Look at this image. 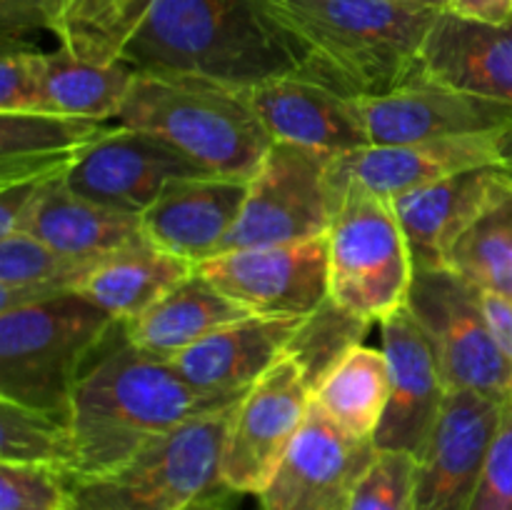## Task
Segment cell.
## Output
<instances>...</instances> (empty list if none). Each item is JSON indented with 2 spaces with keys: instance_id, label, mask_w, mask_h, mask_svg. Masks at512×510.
I'll return each mask as SVG.
<instances>
[{
  "instance_id": "cell-1",
  "label": "cell",
  "mask_w": 512,
  "mask_h": 510,
  "mask_svg": "<svg viewBox=\"0 0 512 510\" xmlns=\"http://www.w3.org/2000/svg\"><path fill=\"white\" fill-rule=\"evenodd\" d=\"M120 60L250 90L305 68L310 53L270 0H148Z\"/></svg>"
},
{
  "instance_id": "cell-30",
  "label": "cell",
  "mask_w": 512,
  "mask_h": 510,
  "mask_svg": "<svg viewBox=\"0 0 512 510\" xmlns=\"http://www.w3.org/2000/svg\"><path fill=\"white\" fill-rule=\"evenodd\" d=\"M448 268L480 293L512 298V185H500L480 218L450 253Z\"/></svg>"
},
{
  "instance_id": "cell-35",
  "label": "cell",
  "mask_w": 512,
  "mask_h": 510,
  "mask_svg": "<svg viewBox=\"0 0 512 510\" xmlns=\"http://www.w3.org/2000/svg\"><path fill=\"white\" fill-rule=\"evenodd\" d=\"M70 485L55 468L0 463V510H68Z\"/></svg>"
},
{
  "instance_id": "cell-37",
  "label": "cell",
  "mask_w": 512,
  "mask_h": 510,
  "mask_svg": "<svg viewBox=\"0 0 512 510\" xmlns=\"http://www.w3.org/2000/svg\"><path fill=\"white\" fill-rule=\"evenodd\" d=\"M470 510H512V395L503 403V418Z\"/></svg>"
},
{
  "instance_id": "cell-32",
  "label": "cell",
  "mask_w": 512,
  "mask_h": 510,
  "mask_svg": "<svg viewBox=\"0 0 512 510\" xmlns=\"http://www.w3.org/2000/svg\"><path fill=\"white\" fill-rule=\"evenodd\" d=\"M0 463L45 465L73 480L75 445L68 415L0 398Z\"/></svg>"
},
{
  "instance_id": "cell-11",
  "label": "cell",
  "mask_w": 512,
  "mask_h": 510,
  "mask_svg": "<svg viewBox=\"0 0 512 510\" xmlns=\"http://www.w3.org/2000/svg\"><path fill=\"white\" fill-rule=\"evenodd\" d=\"M313 390L290 358L278 360L238 403L223 455L225 490L260 495L303 428Z\"/></svg>"
},
{
  "instance_id": "cell-21",
  "label": "cell",
  "mask_w": 512,
  "mask_h": 510,
  "mask_svg": "<svg viewBox=\"0 0 512 510\" xmlns=\"http://www.w3.org/2000/svg\"><path fill=\"white\" fill-rule=\"evenodd\" d=\"M503 185L498 168L450 175L390 200L415 268H448L450 253Z\"/></svg>"
},
{
  "instance_id": "cell-2",
  "label": "cell",
  "mask_w": 512,
  "mask_h": 510,
  "mask_svg": "<svg viewBox=\"0 0 512 510\" xmlns=\"http://www.w3.org/2000/svg\"><path fill=\"white\" fill-rule=\"evenodd\" d=\"M230 405L238 403L200 395L173 360L135 348L120 330L118 343L95 355L70 395L73 480L108 473L170 430Z\"/></svg>"
},
{
  "instance_id": "cell-13",
  "label": "cell",
  "mask_w": 512,
  "mask_h": 510,
  "mask_svg": "<svg viewBox=\"0 0 512 510\" xmlns=\"http://www.w3.org/2000/svg\"><path fill=\"white\" fill-rule=\"evenodd\" d=\"M198 268L248 313L265 318H305L330 298L328 235L308 243L228 250Z\"/></svg>"
},
{
  "instance_id": "cell-34",
  "label": "cell",
  "mask_w": 512,
  "mask_h": 510,
  "mask_svg": "<svg viewBox=\"0 0 512 510\" xmlns=\"http://www.w3.org/2000/svg\"><path fill=\"white\" fill-rule=\"evenodd\" d=\"M418 458L400 450H378L373 465L355 488L348 510H418L415 500Z\"/></svg>"
},
{
  "instance_id": "cell-10",
  "label": "cell",
  "mask_w": 512,
  "mask_h": 510,
  "mask_svg": "<svg viewBox=\"0 0 512 510\" xmlns=\"http://www.w3.org/2000/svg\"><path fill=\"white\" fill-rule=\"evenodd\" d=\"M195 175L213 173L160 135L115 125L78 155L63 180L90 203L140 218L173 180Z\"/></svg>"
},
{
  "instance_id": "cell-27",
  "label": "cell",
  "mask_w": 512,
  "mask_h": 510,
  "mask_svg": "<svg viewBox=\"0 0 512 510\" xmlns=\"http://www.w3.org/2000/svg\"><path fill=\"white\" fill-rule=\"evenodd\" d=\"M100 260L63 255L28 233L0 238V313L78 293Z\"/></svg>"
},
{
  "instance_id": "cell-43",
  "label": "cell",
  "mask_w": 512,
  "mask_h": 510,
  "mask_svg": "<svg viewBox=\"0 0 512 510\" xmlns=\"http://www.w3.org/2000/svg\"><path fill=\"white\" fill-rule=\"evenodd\" d=\"M500 175H503V178H505V183H510L512 185V158L508 160V163H503V165H500Z\"/></svg>"
},
{
  "instance_id": "cell-9",
  "label": "cell",
  "mask_w": 512,
  "mask_h": 510,
  "mask_svg": "<svg viewBox=\"0 0 512 510\" xmlns=\"http://www.w3.org/2000/svg\"><path fill=\"white\" fill-rule=\"evenodd\" d=\"M333 158L335 153L275 140L248 180V198L220 253L325 238L338 210L330 185Z\"/></svg>"
},
{
  "instance_id": "cell-17",
  "label": "cell",
  "mask_w": 512,
  "mask_h": 510,
  "mask_svg": "<svg viewBox=\"0 0 512 510\" xmlns=\"http://www.w3.org/2000/svg\"><path fill=\"white\" fill-rule=\"evenodd\" d=\"M500 418V400L468 390L448 393L438 423L418 455V510H470Z\"/></svg>"
},
{
  "instance_id": "cell-6",
  "label": "cell",
  "mask_w": 512,
  "mask_h": 510,
  "mask_svg": "<svg viewBox=\"0 0 512 510\" xmlns=\"http://www.w3.org/2000/svg\"><path fill=\"white\" fill-rule=\"evenodd\" d=\"M238 405L205 413L93 478L73 480L68 510H183L225 490V443Z\"/></svg>"
},
{
  "instance_id": "cell-38",
  "label": "cell",
  "mask_w": 512,
  "mask_h": 510,
  "mask_svg": "<svg viewBox=\"0 0 512 510\" xmlns=\"http://www.w3.org/2000/svg\"><path fill=\"white\" fill-rule=\"evenodd\" d=\"M45 28V0H0V35L20 40L30 30Z\"/></svg>"
},
{
  "instance_id": "cell-28",
  "label": "cell",
  "mask_w": 512,
  "mask_h": 510,
  "mask_svg": "<svg viewBox=\"0 0 512 510\" xmlns=\"http://www.w3.org/2000/svg\"><path fill=\"white\" fill-rule=\"evenodd\" d=\"M145 8L148 0H45V28L75 58L115 63Z\"/></svg>"
},
{
  "instance_id": "cell-42",
  "label": "cell",
  "mask_w": 512,
  "mask_h": 510,
  "mask_svg": "<svg viewBox=\"0 0 512 510\" xmlns=\"http://www.w3.org/2000/svg\"><path fill=\"white\" fill-rule=\"evenodd\" d=\"M395 3L413 5V8H428V10H445V0H395Z\"/></svg>"
},
{
  "instance_id": "cell-36",
  "label": "cell",
  "mask_w": 512,
  "mask_h": 510,
  "mask_svg": "<svg viewBox=\"0 0 512 510\" xmlns=\"http://www.w3.org/2000/svg\"><path fill=\"white\" fill-rule=\"evenodd\" d=\"M45 53L23 40L3 38L0 60V113H38L45 110L43 85Z\"/></svg>"
},
{
  "instance_id": "cell-18",
  "label": "cell",
  "mask_w": 512,
  "mask_h": 510,
  "mask_svg": "<svg viewBox=\"0 0 512 510\" xmlns=\"http://www.w3.org/2000/svg\"><path fill=\"white\" fill-rule=\"evenodd\" d=\"M390 368V400L375 433L378 450H400L418 458L440 418L448 388L433 343L408 305L380 323Z\"/></svg>"
},
{
  "instance_id": "cell-15",
  "label": "cell",
  "mask_w": 512,
  "mask_h": 510,
  "mask_svg": "<svg viewBox=\"0 0 512 510\" xmlns=\"http://www.w3.org/2000/svg\"><path fill=\"white\" fill-rule=\"evenodd\" d=\"M250 103L270 138L325 153L368 148L363 98L313 65L250 88Z\"/></svg>"
},
{
  "instance_id": "cell-14",
  "label": "cell",
  "mask_w": 512,
  "mask_h": 510,
  "mask_svg": "<svg viewBox=\"0 0 512 510\" xmlns=\"http://www.w3.org/2000/svg\"><path fill=\"white\" fill-rule=\"evenodd\" d=\"M510 158L512 130L495 135L423 140V143L368 145L335 155L330 165V185H333L335 203L350 183L383 200H395L398 195L450 175L478 168H500Z\"/></svg>"
},
{
  "instance_id": "cell-16",
  "label": "cell",
  "mask_w": 512,
  "mask_h": 510,
  "mask_svg": "<svg viewBox=\"0 0 512 510\" xmlns=\"http://www.w3.org/2000/svg\"><path fill=\"white\" fill-rule=\"evenodd\" d=\"M363 113L373 145L423 143L512 130V105L440 83L423 70L393 93L363 98Z\"/></svg>"
},
{
  "instance_id": "cell-20",
  "label": "cell",
  "mask_w": 512,
  "mask_h": 510,
  "mask_svg": "<svg viewBox=\"0 0 512 510\" xmlns=\"http://www.w3.org/2000/svg\"><path fill=\"white\" fill-rule=\"evenodd\" d=\"M303 318L248 315L205 335L200 343L173 358L178 373L200 395L240 403L248 390L285 358Z\"/></svg>"
},
{
  "instance_id": "cell-29",
  "label": "cell",
  "mask_w": 512,
  "mask_h": 510,
  "mask_svg": "<svg viewBox=\"0 0 512 510\" xmlns=\"http://www.w3.org/2000/svg\"><path fill=\"white\" fill-rule=\"evenodd\" d=\"M313 400L345 430L375 440L390 400V368L383 350L355 348L315 388Z\"/></svg>"
},
{
  "instance_id": "cell-39",
  "label": "cell",
  "mask_w": 512,
  "mask_h": 510,
  "mask_svg": "<svg viewBox=\"0 0 512 510\" xmlns=\"http://www.w3.org/2000/svg\"><path fill=\"white\" fill-rule=\"evenodd\" d=\"M445 13L488 25L512 23V0H445Z\"/></svg>"
},
{
  "instance_id": "cell-8",
  "label": "cell",
  "mask_w": 512,
  "mask_h": 510,
  "mask_svg": "<svg viewBox=\"0 0 512 510\" xmlns=\"http://www.w3.org/2000/svg\"><path fill=\"white\" fill-rule=\"evenodd\" d=\"M408 310L433 343L448 393L510 398L512 358L493 335L478 288L450 268H415Z\"/></svg>"
},
{
  "instance_id": "cell-40",
  "label": "cell",
  "mask_w": 512,
  "mask_h": 510,
  "mask_svg": "<svg viewBox=\"0 0 512 510\" xmlns=\"http://www.w3.org/2000/svg\"><path fill=\"white\" fill-rule=\"evenodd\" d=\"M483 295V308L488 315V323L493 328V335L498 343L503 345L505 353L512 358V298L510 295H493V293H480Z\"/></svg>"
},
{
  "instance_id": "cell-23",
  "label": "cell",
  "mask_w": 512,
  "mask_h": 510,
  "mask_svg": "<svg viewBox=\"0 0 512 510\" xmlns=\"http://www.w3.org/2000/svg\"><path fill=\"white\" fill-rule=\"evenodd\" d=\"M15 233H28L58 253L83 260H103L145 238L140 218L80 198L63 175L40 190Z\"/></svg>"
},
{
  "instance_id": "cell-22",
  "label": "cell",
  "mask_w": 512,
  "mask_h": 510,
  "mask_svg": "<svg viewBox=\"0 0 512 510\" xmlns=\"http://www.w3.org/2000/svg\"><path fill=\"white\" fill-rule=\"evenodd\" d=\"M420 70L453 88L512 105V23H473L443 10L423 45Z\"/></svg>"
},
{
  "instance_id": "cell-19",
  "label": "cell",
  "mask_w": 512,
  "mask_h": 510,
  "mask_svg": "<svg viewBox=\"0 0 512 510\" xmlns=\"http://www.w3.org/2000/svg\"><path fill=\"white\" fill-rule=\"evenodd\" d=\"M248 198V180L195 175L173 180L140 215L145 238L170 255L203 265L223 250Z\"/></svg>"
},
{
  "instance_id": "cell-25",
  "label": "cell",
  "mask_w": 512,
  "mask_h": 510,
  "mask_svg": "<svg viewBox=\"0 0 512 510\" xmlns=\"http://www.w3.org/2000/svg\"><path fill=\"white\" fill-rule=\"evenodd\" d=\"M195 268L198 265L170 255L168 250L143 238L140 243L100 260L83 280L78 293L123 325L158 303Z\"/></svg>"
},
{
  "instance_id": "cell-26",
  "label": "cell",
  "mask_w": 512,
  "mask_h": 510,
  "mask_svg": "<svg viewBox=\"0 0 512 510\" xmlns=\"http://www.w3.org/2000/svg\"><path fill=\"white\" fill-rule=\"evenodd\" d=\"M138 70L125 60L90 63L58 48L45 53V110L88 120H118Z\"/></svg>"
},
{
  "instance_id": "cell-41",
  "label": "cell",
  "mask_w": 512,
  "mask_h": 510,
  "mask_svg": "<svg viewBox=\"0 0 512 510\" xmlns=\"http://www.w3.org/2000/svg\"><path fill=\"white\" fill-rule=\"evenodd\" d=\"M183 510H235V508L225 505L223 500H220V495H210V498L195 500L193 505H188V508H183Z\"/></svg>"
},
{
  "instance_id": "cell-7",
  "label": "cell",
  "mask_w": 512,
  "mask_h": 510,
  "mask_svg": "<svg viewBox=\"0 0 512 510\" xmlns=\"http://www.w3.org/2000/svg\"><path fill=\"white\" fill-rule=\"evenodd\" d=\"M415 263L390 200L345 185L328 230L330 298L383 323L408 305Z\"/></svg>"
},
{
  "instance_id": "cell-4",
  "label": "cell",
  "mask_w": 512,
  "mask_h": 510,
  "mask_svg": "<svg viewBox=\"0 0 512 510\" xmlns=\"http://www.w3.org/2000/svg\"><path fill=\"white\" fill-rule=\"evenodd\" d=\"M118 125L160 135L223 178L250 180L275 143L248 90L195 75L138 70Z\"/></svg>"
},
{
  "instance_id": "cell-3",
  "label": "cell",
  "mask_w": 512,
  "mask_h": 510,
  "mask_svg": "<svg viewBox=\"0 0 512 510\" xmlns=\"http://www.w3.org/2000/svg\"><path fill=\"white\" fill-rule=\"evenodd\" d=\"M280 23L308 48L313 68L360 98L408 83L443 10L395 0H270Z\"/></svg>"
},
{
  "instance_id": "cell-24",
  "label": "cell",
  "mask_w": 512,
  "mask_h": 510,
  "mask_svg": "<svg viewBox=\"0 0 512 510\" xmlns=\"http://www.w3.org/2000/svg\"><path fill=\"white\" fill-rule=\"evenodd\" d=\"M248 315L253 313L228 298L208 275L195 268L145 313L120 325V330L135 348L155 358L173 360L213 330Z\"/></svg>"
},
{
  "instance_id": "cell-5",
  "label": "cell",
  "mask_w": 512,
  "mask_h": 510,
  "mask_svg": "<svg viewBox=\"0 0 512 510\" xmlns=\"http://www.w3.org/2000/svg\"><path fill=\"white\" fill-rule=\"evenodd\" d=\"M115 328L118 320L80 293L0 313V398L68 415L80 375Z\"/></svg>"
},
{
  "instance_id": "cell-12",
  "label": "cell",
  "mask_w": 512,
  "mask_h": 510,
  "mask_svg": "<svg viewBox=\"0 0 512 510\" xmlns=\"http://www.w3.org/2000/svg\"><path fill=\"white\" fill-rule=\"evenodd\" d=\"M378 445L335 423L313 400L270 483L258 495L263 510H348L373 465Z\"/></svg>"
},
{
  "instance_id": "cell-31",
  "label": "cell",
  "mask_w": 512,
  "mask_h": 510,
  "mask_svg": "<svg viewBox=\"0 0 512 510\" xmlns=\"http://www.w3.org/2000/svg\"><path fill=\"white\" fill-rule=\"evenodd\" d=\"M370 320L343 308L333 298L325 300L318 310L305 315L288 343L285 358L293 360L303 370L310 390L315 393L320 383L360 348L370 330Z\"/></svg>"
},
{
  "instance_id": "cell-33",
  "label": "cell",
  "mask_w": 512,
  "mask_h": 510,
  "mask_svg": "<svg viewBox=\"0 0 512 510\" xmlns=\"http://www.w3.org/2000/svg\"><path fill=\"white\" fill-rule=\"evenodd\" d=\"M110 130L103 120L48 113H0V158L80 155Z\"/></svg>"
}]
</instances>
